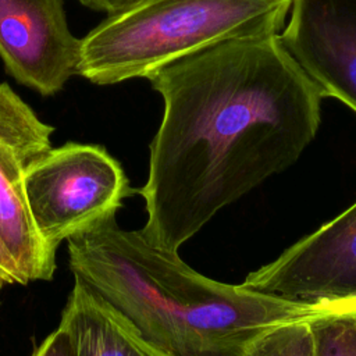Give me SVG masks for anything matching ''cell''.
Wrapping results in <instances>:
<instances>
[{
    "instance_id": "6da1fadb",
    "label": "cell",
    "mask_w": 356,
    "mask_h": 356,
    "mask_svg": "<svg viewBox=\"0 0 356 356\" xmlns=\"http://www.w3.org/2000/svg\"><path fill=\"white\" fill-rule=\"evenodd\" d=\"M146 78L164 111L138 191L147 213L140 232L165 250L292 165L320 125L324 97L280 33L224 40Z\"/></svg>"
},
{
    "instance_id": "9c48e42d",
    "label": "cell",
    "mask_w": 356,
    "mask_h": 356,
    "mask_svg": "<svg viewBox=\"0 0 356 356\" xmlns=\"http://www.w3.org/2000/svg\"><path fill=\"white\" fill-rule=\"evenodd\" d=\"M58 327L68 334L75 356H167L75 278Z\"/></svg>"
},
{
    "instance_id": "3957f363",
    "label": "cell",
    "mask_w": 356,
    "mask_h": 356,
    "mask_svg": "<svg viewBox=\"0 0 356 356\" xmlns=\"http://www.w3.org/2000/svg\"><path fill=\"white\" fill-rule=\"evenodd\" d=\"M292 0H143L81 39L78 74L96 85L146 78L216 43L281 33Z\"/></svg>"
},
{
    "instance_id": "277c9868",
    "label": "cell",
    "mask_w": 356,
    "mask_h": 356,
    "mask_svg": "<svg viewBox=\"0 0 356 356\" xmlns=\"http://www.w3.org/2000/svg\"><path fill=\"white\" fill-rule=\"evenodd\" d=\"M35 228L53 252L115 216L132 191L121 164L99 145L68 142L36 157L24 175Z\"/></svg>"
},
{
    "instance_id": "7a4b0ae2",
    "label": "cell",
    "mask_w": 356,
    "mask_h": 356,
    "mask_svg": "<svg viewBox=\"0 0 356 356\" xmlns=\"http://www.w3.org/2000/svg\"><path fill=\"white\" fill-rule=\"evenodd\" d=\"M67 249L74 278L167 356H242L270 327L348 306L288 300L210 280L178 252L122 229L115 216L68 238Z\"/></svg>"
},
{
    "instance_id": "52a82bcc",
    "label": "cell",
    "mask_w": 356,
    "mask_h": 356,
    "mask_svg": "<svg viewBox=\"0 0 356 356\" xmlns=\"http://www.w3.org/2000/svg\"><path fill=\"white\" fill-rule=\"evenodd\" d=\"M79 50L64 0H0V57L19 83L57 93L78 74Z\"/></svg>"
},
{
    "instance_id": "4fadbf2b",
    "label": "cell",
    "mask_w": 356,
    "mask_h": 356,
    "mask_svg": "<svg viewBox=\"0 0 356 356\" xmlns=\"http://www.w3.org/2000/svg\"><path fill=\"white\" fill-rule=\"evenodd\" d=\"M26 285L28 282L24 280L17 266L14 264L11 256L8 254L6 246L0 239V285Z\"/></svg>"
},
{
    "instance_id": "30bf717a",
    "label": "cell",
    "mask_w": 356,
    "mask_h": 356,
    "mask_svg": "<svg viewBox=\"0 0 356 356\" xmlns=\"http://www.w3.org/2000/svg\"><path fill=\"white\" fill-rule=\"evenodd\" d=\"M310 318L277 324L256 335L242 356H316Z\"/></svg>"
},
{
    "instance_id": "8992f818",
    "label": "cell",
    "mask_w": 356,
    "mask_h": 356,
    "mask_svg": "<svg viewBox=\"0 0 356 356\" xmlns=\"http://www.w3.org/2000/svg\"><path fill=\"white\" fill-rule=\"evenodd\" d=\"M241 285L288 300L356 305V203Z\"/></svg>"
},
{
    "instance_id": "9a60e30c",
    "label": "cell",
    "mask_w": 356,
    "mask_h": 356,
    "mask_svg": "<svg viewBox=\"0 0 356 356\" xmlns=\"http://www.w3.org/2000/svg\"><path fill=\"white\" fill-rule=\"evenodd\" d=\"M0 291H1V285H0ZM0 305H1V299H0Z\"/></svg>"
},
{
    "instance_id": "ba28073f",
    "label": "cell",
    "mask_w": 356,
    "mask_h": 356,
    "mask_svg": "<svg viewBox=\"0 0 356 356\" xmlns=\"http://www.w3.org/2000/svg\"><path fill=\"white\" fill-rule=\"evenodd\" d=\"M280 36L323 97L356 113V0H292Z\"/></svg>"
},
{
    "instance_id": "7c38bea8",
    "label": "cell",
    "mask_w": 356,
    "mask_h": 356,
    "mask_svg": "<svg viewBox=\"0 0 356 356\" xmlns=\"http://www.w3.org/2000/svg\"><path fill=\"white\" fill-rule=\"evenodd\" d=\"M32 356H75V352L68 334L61 327H57L44 338Z\"/></svg>"
},
{
    "instance_id": "5b68a950",
    "label": "cell",
    "mask_w": 356,
    "mask_h": 356,
    "mask_svg": "<svg viewBox=\"0 0 356 356\" xmlns=\"http://www.w3.org/2000/svg\"><path fill=\"white\" fill-rule=\"evenodd\" d=\"M53 131L8 83H0V239L26 282L51 280L56 271V252L35 228L24 186L26 167L51 147Z\"/></svg>"
},
{
    "instance_id": "8fae6325",
    "label": "cell",
    "mask_w": 356,
    "mask_h": 356,
    "mask_svg": "<svg viewBox=\"0 0 356 356\" xmlns=\"http://www.w3.org/2000/svg\"><path fill=\"white\" fill-rule=\"evenodd\" d=\"M316 356H356V305L309 320Z\"/></svg>"
},
{
    "instance_id": "5bb4252c",
    "label": "cell",
    "mask_w": 356,
    "mask_h": 356,
    "mask_svg": "<svg viewBox=\"0 0 356 356\" xmlns=\"http://www.w3.org/2000/svg\"><path fill=\"white\" fill-rule=\"evenodd\" d=\"M79 1L92 10L104 11L108 15H114L134 7L135 4L143 0H79Z\"/></svg>"
}]
</instances>
